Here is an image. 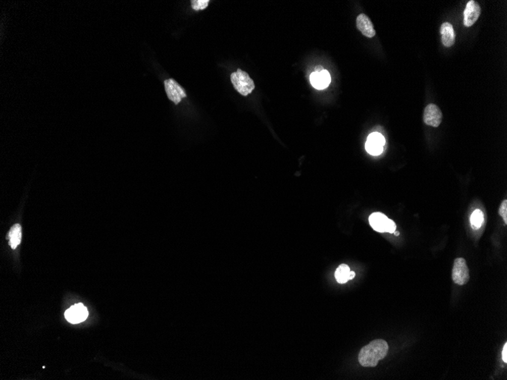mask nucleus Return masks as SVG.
<instances>
[{"label": "nucleus", "mask_w": 507, "mask_h": 380, "mask_svg": "<svg viewBox=\"0 0 507 380\" xmlns=\"http://www.w3.org/2000/svg\"><path fill=\"white\" fill-rule=\"evenodd\" d=\"M442 43L446 47H450L455 43V34L453 27L449 22L442 24L440 27Z\"/></svg>", "instance_id": "nucleus-12"}, {"label": "nucleus", "mask_w": 507, "mask_h": 380, "mask_svg": "<svg viewBox=\"0 0 507 380\" xmlns=\"http://www.w3.org/2000/svg\"><path fill=\"white\" fill-rule=\"evenodd\" d=\"M384 144H385V139L384 136L378 132H374L368 137L365 148L370 154L378 156L383 153Z\"/></svg>", "instance_id": "nucleus-5"}, {"label": "nucleus", "mask_w": 507, "mask_h": 380, "mask_svg": "<svg viewBox=\"0 0 507 380\" xmlns=\"http://www.w3.org/2000/svg\"><path fill=\"white\" fill-rule=\"evenodd\" d=\"M230 78L234 88L242 96H247L256 88L255 83L248 74L241 69H238L236 72H233Z\"/></svg>", "instance_id": "nucleus-2"}, {"label": "nucleus", "mask_w": 507, "mask_h": 380, "mask_svg": "<svg viewBox=\"0 0 507 380\" xmlns=\"http://www.w3.org/2000/svg\"><path fill=\"white\" fill-rule=\"evenodd\" d=\"M356 26L360 32L368 38H372L375 36L376 31L372 22L365 14H360L356 19Z\"/></svg>", "instance_id": "nucleus-10"}, {"label": "nucleus", "mask_w": 507, "mask_h": 380, "mask_svg": "<svg viewBox=\"0 0 507 380\" xmlns=\"http://www.w3.org/2000/svg\"><path fill=\"white\" fill-rule=\"evenodd\" d=\"M164 85L167 96L176 105L179 104L183 98L186 97L187 94L185 90L175 80L172 78L166 80L164 81Z\"/></svg>", "instance_id": "nucleus-6"}, {"label": "nucleus", "mask_w": 507, "mask_h": 380, "mask_svg": "<svg viewBox=\"0 0 507 380\" xmlns=\"http://www.w3.org/2000/svg\"><path fill=\"white\" fill-rule=\"evenodd\" d=\"M502 358L505 363H507V343H505L502 351Z\"/></svg>", "instance_id": "nucleus-18"}, {"label": "nucleus", "mask_w": 507, "mask_h": 380, "mask_svg": "<svg viewBox=\"0 0 507 380\" xmlns=\"http://www.w3.org/2000/svg\"><path fill=\"white\" fill-rule=\"evenodd\" d=\"M9 239L12 248L16 249L22 241V227L20 225L16 224L11 228L9 233Z\"/></svg>", "instance_id": "nucleus-13"}, {"label": "nucleus", "mask_w": 507, "mask_h": 380, "mask_svg": "<svg viewBox=\"0 0 507 380\" xmlns=\"http://www.w3.org/2000/svg\"><path fill=\"white\" fill-rule=\"evenodd\" d=\"M471 226L474 230H478L484 223V213L481 209H475L470 218Z\"/></svg>", "instance_id": "nucleus-15"}, {"label": "nucleus", "mask_w": 507, "mask_h": 380, "mask_svg": "<svg viewBox=\"0 0 507 380\" xmlns=\"http://www.w3.org/2000/svg\"><path fill=\"white\" fill-rule=\"evenodd\" d=\"M394 234H395V235H396V236H398V235H399V232H395Z\"/></svg>", "instance_id": "nucleus-21"}, {"label": "nucleus", "mask_w": 507, "mask_h": 380, "mask_svg": "<svg viewBox=\"0 0 507 380\" xmlns=\"http://www.w3.org/2000/svg\"><path fill=\"white\" fill-rule=\"evenodd\" d=\"M499 214L505 224L507 223V200H505L502 202L499 208Z\"/></svg>", "instance_id": "nucleus-17"}, {"label": "nucleus", "mask_w": 507, "mask_h": 380, "mask_svg": "<svg viewBox=\"0 0 507 380\" xmlns=\"http://www.w3.org/2000/svg\"><path fill=\"white\" fill-rule=\"evenodd\" d=\"M481 9L479 4L474 0H471L466 5L464 11V25L471 27L478 21L481 15Z\"/></svg>", "instance_id": "nucleus-9"}, {"label": "nucleus", "mask_w": 507, "mask_h": 380, "mask_svg": "<svg viewBox=\"0 0 507 380\" xmlns=\"http://www.w3.org/2000/svg\"><path fill=\"white\" fill-rule=\"evenodd\" d=\"M209 0H192L191 1V7L195 11L204 10L208 7Z\"/></svg>", "instance_id": "nucleus-16"}, {"label": "nucleus", "mask_w": 507, "mask_h": 380, "mask_svg": "<svg viewBox=\"0 0 507 380\" xmlns=\"http://www.w3.org/2000/svg\"><path fill=\"white\" fill-rule=\"evenodd\" d=\"M354 277H356V273L353 272V271H351L349 274V280H351L352 279H354Z\"/></svg>", "instance_id": "nucleus-20"}, {"label": "nucleus", "mask_w": 507, "mask_h": 380, "mask_svg": "<svg viewBox=\"0 0 507 380\" xmlns=\"http://www.w3.org/2000/svg\"><path fill=\"white\" fill-rule=\"evenodd\" d=\"M369 223L374 230L380 233L388 232L393 234L396 232V223L381 212L371 214L369 216Z\"/></svg>", "instance_id": "nucleus-3"}, {"label": "nucleus", "mask_w": 507, "mask_h": 380, "mask_svg": "<svg viewBox=\"0 0 507 380\" xmlns=\"http://www.w3.org/2000/svg\"><path fill=\"white\" fill-rule=\"evenodd\" d=\"M324 70V68L321 66H318L315 68V72H321Z\"/></svg>", "instance_id": "nucleus-19"}, {"label": "nucleus", "mask_w": 507, "mask_h": 380, "mask_svg": "<svg viewBox=\"0 0 507 380\" xmlns=\"http://www.w3.org/2000/svg\"><path fill=\"white\" fill-rule=\"evenodd\" d=\"M388 351V344L386 341L382 339L373 341L361 349L359 354V363L365 367H374L379 360L387 355Z\"/></svg>", "instance_id": "nucleus-1"}, {"label": "nucleus", "mask_w": 507, "mask_h": 380, "mask_svg": "<svg viewBox=\"0 0 507 380\" xmlns=\"http://www.w3.org/2000/svg\"><path fill=\"white\" fill-rule=\"evenodd\" d=\"M441 110L435 104H429L427 105L424 112V122L427 125L437 128L442 122Z\"/></svg>", "instance_id": "nucleus-7"}, {"label": "nucleus", "mask_w": 507, "mask_h": 380, "mask_svg": "<svg viewBox=\"0 0 507 380\" xmlns=\"http://www.w3.org/2000/svg\"><path fill=\"white\" fill-rule=\"evenodd\" d=\"M350 272L351 270L348 265L341 264L335 272V278L337 283L340 284L346 283L349 280Z\"/></svg>", "instance_id": "nucleus-14"}, {"label": "nucleus", "mask_w": 507, "mask_h": 380, "mask_svg": "<svg viewBox=\"0 0 507 380\" xmlns=\"http://www.w3.org/2000/svg\"><path fill=\"white\" fill-rule=\"evenodd\" d=\"M330 81L331 78L330 73L325 69L321 72H313L310 76L311 84L318 90H324L327 88L330 84Z\"/></svg>", "instance_id": "nucleus-11"}, {"label": "nucleus", "mask_w": 507, "mask_h": 380, "mask_svg": "<svg viewBox=\"0 0 507 380\" xmlns=\"http://www.w3.org/2000/svg\"><path fill=\"white\" fill-rule=\"evenodd\" d=\"M469 269L463 258L455 259L452 268V278L455 284L464 286L469 280Z\"/></svg>", "instance_id": "nucleus-4"}, {"label": "nucleus", "mask_w": 507, "mask_h": 380, "mask_svg": "<svg viewBox=\"0 0 507 380\" xmlns=\"http://www.w3.org/2000/svg\"><path fill=\"white\" fill-rule=\"evenodd\" d=\"M88 311L82 304H75L65 313L66 319L72 324L79 323L87 319Z\"/></svg>", "instance_id": "nucleus-8"}]
</instances>
